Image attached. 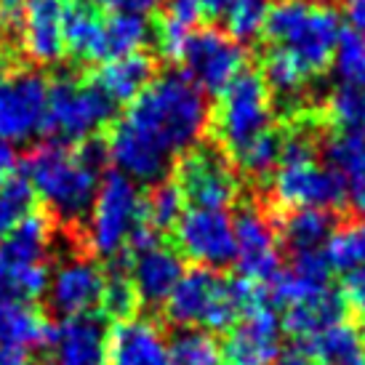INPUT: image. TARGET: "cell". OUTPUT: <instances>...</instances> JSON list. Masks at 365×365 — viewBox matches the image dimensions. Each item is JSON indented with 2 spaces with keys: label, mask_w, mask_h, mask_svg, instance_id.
I'll return each mask as SVG.
<instances>
[{
  "label": "cell",
  "mask_w": 365,
  "mask_h": 365,
  "mask_svg": "<svg viewBox=\"0 0 365 365\" xmlns=\"http://www.w3.org/2000/svg\"><path fill=\"white\" fill-rule=\"evenodd\" d=\"M280 314L267 299L245 309L222 344L224 365H272L280 352Z\"/></svg>",
  "instance_id": "obj_14"
},
{
  "label": "cell",
  "mask_w": 365,
  "mask_h": 365,
  "mask_svg": "<svg viewBox=\"0 0 365 365\" xmlns=\"http://www.w3.org/2000/svg\"><path fill=\"white\" fill-rule=\"evenodd\" d=\"M0 365H30V352L0 346Z\"/></svg>",
  "instance_id": "obj_48"
},
{
  "label": "cell",
  "mask_w": 365,
  "mask_h": 365,
  "mask_svg": "<svg viewBox=\"0 0 365 365\" xmlns=\"http://www.w3.org/2000/svg\"><path fill=\"white\" fill-rule=\"evenodd\" d=\"M9 67H11V59H9V51H6V46L0 43V81L9 75Z\"/></svg>",
  "instance_id": "obj_50"
},
{
  "label": "cell",
  "mask_w": 365,
  "mask_h": 365,
  "mask_svg": "<svg viewBox=\"0 0 365 365\" xmlns=\"http://www.w3.org/2000/svg\"><path fill=\"white\" fill-rule=\"evenodd\" d=\"M104 163L107 147L96 136L78 147L46 142L24 158L21 176L56 219L75 224L91 208L93 195L102 182Z\"/></svg>",
  "instance_id": "obj_2"
},
{
  "label": "cell",
  "mask_w": 365,
  "mask_h": 365,
  "mask_svg": "<svg viewBox=\"0 0 365 365\" xmlns=\"http://www.w3.org/2000/svg\"><path fill=\"white\" fill-rule=\"evenodd\" d=\"M264 35L272 46L294 56L309 75L331 67L336 41L341 35L339 14L309 0H272Z\"/></svg>",
  "instance_id": "obj_5"
},
{
  "label": "cell",
  "mask_w": 365,
  "mask_h": 365,
  "mask_svg": "<svg viewBox=\"0 0 365 365\" xmlns=\"http://www.w3.org/2000/svg\"><path fill=\"white\" fill-rule=\"evenodd\" d=\"M272 365H314V360L309 357V352H307L304 346H288V349L277 352Z\"/></svg>",
  "instance_id": "obj_46"
},
{
  "label": "cell",
  "mask_w": 365,
  "mask_h": 365,
  "mask_svg": "<svg viewBox=\"0 0 365 365\" xmlns=\"http://www.w3.org/2000/svg\"><path fill=\"white\" fill-rule=\"evenodd\" d=\"M184 211V197L176 182H155L153 190L142 197V222L153 230H173Z\"/></svg>",
  "instance_id": "obj_33"
},
{
  "label": "cell",
  "mask_w": 365,
  "mask_h": 365,
  "mask_svg": "<svg viewBox=\"0 0 365 365\" xmlns=\"http://www.w3.org/2000/svg\"><path fill=\"white\" fill-rule=\"evenodd\" d=\"M312 136L302 128L283 136L280 163L272 171L269 192L280 208H323L334 211L341 208L349 197L346 184L336 176L328 165H320L314 158Z\"/></svg>",
  "instance_id": "obj_4"
},
{
  "label": "cell",
  "mask_w": 365,
  "mask_h": 365,
  "mask_svg": "<svg viewBox=\"0 0 365 365\" xmlns=\"http://www.w3.org/2000/svg\"><path fill=\"white\" fill-rule=\"evenodd\" d=\"M168 365H224V360L205 331L184 328L168 341Z\"/></svg>",
  "instance_id": "obj_35"
},
{
  "label": "cell",
  "mask_w": 365,
  "mask_h": 365,
  "mask_svg": "<svg viewBox=\"0 0 365 365\" xmlns=\"http://www.w3.org/2000/svg\"><path fill=\"white\" fill-rule=\"evenodd\" d=\"M272 131V96L259 72H240L219 91L213 112V133L230 158L243 147Z\"/></svg>",
  "instance_id": "obj_7"
},
{
  "label": "cell",
  "mask_w": 365,
  "mask_h": 365,
  "mask_svg": "<svg viewBox=\"0 0 365 365\" xmlns=\"http://www.w3.org/2000/svg\"><path fill=\"white\" fill-rule=\"evenodd\" d=\"M104 32H107L110 59L112 56H123V53H136L142 51V46L150 41V16L112 11L104 16Z\"/></svg>",
  "instance_id": "obj_32"
},
{
  "label": "cell",
  "mask_w": 365,
  "mask_h": 365,
  "mask_svg": "<svg viewBox=\"0 0 365 365\" xmlns=\"http://www.w3.org/2000/svg\"><path fill=\"white\" fill-rule=\"evenodd\" d=\"M64 51L81 64H102L107 53L104 19L86 3H67L64 11Z\"/></svg>",
  "instance_id": "obj_21"
},
{
  "label": "cell",
  "mask_w": 365,
  "mask_h": 365,
  "mask_svg": "<svg viewBox=\"0 0 365 365\" xmlns=\"http://www.w3.org/2000/svg\"><path fill=\"white\" fill-rule=\"evenodd\" d=\"M163 14L158 21V48L168 61H179L187 38L203 19L200 0H160Z\"/></svg>",
  "instance_id": "obj_25"
},
{
  "label": "cell",
  "mask_w": 365,
  "mask_h": 365,
  "mask_svg": "<svg viewBox=\"0 0 365 365\" xmlns=\"http://www.w3.org/2000/svg\"><path fill=\"white\" fill-rule=\"evenodd\" d=\"M115 104L93 83L59 75L48 83V110L43 131L59 144H81L93 139L110 123Z\"/></svg>",
  "instance_id": "obj_8"
},
{
  "label": "cell",
  "mask_w": 365,
  "mask_h": 365,
  "mask_svg": "<svg viewBox=\"0 0 365 365\" xmlns=\"http://www.w3.org/2000/svg\"><path fill=\"white\" fill-rule=\"evenodd\" d=\"M331 269L339 274L349 272L365 262V222H349L344 227H334L323 248Z\"/></svg>",
  "instance_id": "obj_31"
},
{
  "label": "cell",
  "mask_w": 365,
  "mask_h": 365,
  "mask_svg": "<svg viewBox=\"0 0 365 365\" xmlns=\"http://www.w3.org/2000/svg\"><path fill=\"white\" fill-rule=\"evenodd\" d=\"M153 78L155 61L147 53L136 51L102 61L91 83L112 104H128L153 83Z\"/></svg>",
  "instance_id": "obj_20"
},
{
  "label": "cell",
  "mask_w": 365,
  "mask_h": 365,
  "mask_svg": "<svg viewBox=\"0 0 365 365\" xmlns=\"http://www.w3.org/2000/svg\"><path fill=\"white\" fill-rule=\"evenodd\" d=\"M136 304H139V299H136V291H133L128 272L115 269V272L104 277L102 302H99L102 314H107L110 320H123V317L133 314Z\"/></svg>",
  "instance_id": "obj_40"
},
{
  "label": "cell",
  "mask_w": 365,
  "mask_h": 365,
  "mask_svg": "<svg viewBox=\"0 0 365 365\" xmlns=\"http://www.w3.org/2000/svg\"><path fill=\"white\" fill-rule=\"evenodd\" d=\"M344 19L349 30L365 35V0H344Z\"/></svg>",
  "instance_id": "obj_44"
},
{
  "label": "cell",
  "mask_w": 365,
  "mask_h": 365,
  "mask_svg": "<svg viewBox=\"0 0 365 365\" xmlns=\"http://www.w3.org/2000/svg\"><path fill=\"white\" fill-rule=\"evenodd\" d=\"M325 165L346 184V190H355L365 184V136L352 131H336L323 144Z\"/></svg>",
  "instance_id": "obj_28"
},
{
  "label": "cell",
  "mask_w": 365,
  "mask_h": 365,
  "mask_svg": "<svg viewBox=\"0 0 365 365\" xmlns=\"http://www.w3.org/2000/svg\"><path fill=\"white\" fill-rule=\"evenodd\" d=\"M70 3H86V6H96V0H70Z\"/></svg>",
  "instance_id": "obj_51"
},
{
  "label": "cell",
  "mask_w": 365,
  "mask_h": 365,
  "mask_svg": "<svg viewBox=\"0 0 365 365\" xmlns=\"http://www.w3.org/2000/svg\"><path fill=\"white\" fill-rule=\"evenodd\" d=\"M107 365H168V339L150 317H123L107 331Z\"/></svg>",
  "instance_id": "obj_17"
},
{
  "label": "cell",
  "mask_w": 365,
  "mask_h": 365,
  "mask_svg": "<svg viewBox=\"0 0 365 365\" xmlns=\"http://www.w3.org/2000/svg\"><path fill=\"white\" fill-rule=\"evenodd\" d=\"M280 153H283V136L277 131H267L248 147H243L232 160L243 173L254 176V179H264L277 168Z\"/></svg>",
  "instance_id": "obj_38"
},
{
  "label": "cell",
  "mask_w": 365,
  "mask_h": 365,
  "mask_svg": "<svg viewBox=\"0 0 365 365\" xmlns=\"http://www.w3.org/2000/svg\"><path fill=\"white\" fill-rule=\"evenodd\" d=\"M344 309H346V304H344V299H341V294H336L334 288H325L320 294L307 296L302 302L285 307V314H283V320H280V325H283L291 336L307 341L309 336L320 334L328 325L344 320Z\"/></svg>",
  "instance_id": "obj_22"
},
{
  "label": "cell",
  "mask_w": 365,
  "mask_h": 365,
  "mask_svg": "<svg viewBox=\"0 0 365 365\" xmlns=\"http://www.w3.org/2000/svg\"><path fill=\"white\" fill-rule=\"evenodd\" d=\"M96 6L107 9V14H136V16H153L160 9V0H96Z\"/></svg>",
  "instance_id": "obj_42"
},
{
  "label": "cell",
  "mask_w": 365,
  "mask_h": 365,
  "mask_svg": "<svg viewBox=\"0 0 365 365\" xmlns=\"http://www.w3.org/2000/svg\"><path fill=\"white\" fill-rule=\"evenodd\" d=\"M142 224V195L120 171L102 176L86 222V245L99 259H118Z\"/></svg>",
  "instance_id": "obj_6"
},
{
  "label": "cell",
  "mask_w": 365,
  "mask_h": 365,
  "mask_svg": "<svg viewBox=\"0 0 365 365\" xmlns=\"http://www.w3.org/2000/svg\"><path fill=\"white\" fill-rule=\"evenodd\" d=\"M48 264L21 262L0 245V302H35L46 294Z\"/></svg>",
  "instance_id": "obj_26"
},
{
  "label": "cell",
  "mask_w": 365,
  "mask_h": 365,
  "mask_svg": "<svg viewBox=\"0 0 365 365\" xmlns=\"http://www.w3.org/2000/svg\"><path fill=\"white\" fill-rule=\"evenodd\" d=\"M16 165H19V158H16L14 144H9V142H3V139H0V184L16 173Z\"/></svg>",
  "instance_id": "obj_45"
},
{
  "label": "cell",
  "mask_w": 365,
  "mask_h": 365,
  "mask_svg": "<svg viewBox=\"0 0 365 365\" xmlns=\"http://www.w3.org/2000/svg\"><path fill=\"white\" fill-rule=\"evenodd\" d=\"M211 123L205 91L184 72H168L128 102L107 136V160L133 182L163 179L171 158L190 153Z\"/></svg>",
  "instance_id": "obj_1"
},
{
  "label": "cell",
  "mask_w": 365,
  "mask_h": 365,
  "mask_svg": "<svg viewBox=\"0 0 365 365\" xmlns=\"http://www.w3.org/2000/svg\"><path fill=\"white\" fill-rule=\"evenodd\" d=\"M46 349L53 365H107V328L93 314L61 317L51 325Z\"/></svg>",
  "instance_id": "obj_18"
},
{
  "label": "cell",
  "mask_w": 365,
  "mask_h": 365,
  "mask_svg": "<svg viewBox=\"0 0 365 365\" xmlns=\"http://www.w3.org/2000/svg\"><path fill=\"white\" fill-rule=\"evenodd\" d=\"M179 254L197 267L222 269L235 262V230L227 211L219 208H184L173 224Z\"/></svg>",
  "instance_id": "obj_10"
},
{
  "label": "cell",
  "mask_w": 365,
  "mask_h": 365,
  "mask_svg": "<svg viewBox=\"0 0 365 365\" xmlns=\"http://www.w3.org/2000/svg\"><path fill=\"white\" fill-rule=\"evenodd\" d=\"M269 9H272V0H232V6L224 14L227 35H232L243 46L256 41L259 35H264Z\"/></svg>",
  "instance_id": "obj_36"
},
{
  "label": "cell",
  "mask_w": 365,
  "mask_h": 365,
  "mask_svg": "<svg viewBox=\"0 0 365 365\" xmlns=\"http://www.w3.org/2000/svg\"><path fill=\"white\" fill-rule=\"evenodd\" d=\"M21 11H24V0H0V27L16 30Z\"/></svg>",
  "instance_id": "obj_43"
},
{
  "label": "cell",
  "mask_w": 365,
  "mask_h": 365,
  "mask_svg": "<svg viewBox=\"0 0 365 365\" xmlns=\"http://www.w3.org/2000/svg\"><path fill=\"white\" fill-rule=\"evenodd\" d=\"M341 299L349 304L360 317H365V262L355 269L344 272V283H341Z\"/></svg>",
  "instance_id": "obj_41"
},
{
  "label": "cell",
  "mask_w": 365,
  "mask_h": 365,
  "mask_svg": "<svg viewBox=\"0 0 365 365\" xmlns=\"http://www.w3.org/2000/svg\"><path fill=\"white\" fill-rule=\"evenodd\" d=\"M349 200H352V205L357 208V213L365 216V184H360V187H355V190H349Z\"/></svg>",
  "instance_id": "obj_49"
},
{
  "label": "cell",
  "mask_w": 365,
  "mask_h": 365,
  "mask_svg": "<svg viewBox=\"0 0 365 365\" xmlns=\"http://www.w3.org/2000/svg\"><path fill=\"white\" fill-rule=\"evenodd\" d=\"M309 3H320V6H325V3H328V0H309Z\"/></svg>",
  "instance_id": "obj_52"
},
{
  "label": "cell",
  "mask_w": 365,
  "mask_h": 365,
  "mask_svg": "<svg viewBox=\"0 0 365 365\" xmlns=\"http://www.w3.org/2000/svg\"><path fill=\"white\" fill-rule=\"evenodd\" d=\"M232 6V0H200V11H203V16L208 19H224V14L227 9Z\"/></svg>",
  "instance_id": "obj_47"
},
{
  "label": "cell",
  "mask_w": 365,
  "mask_h": 365,
  "mask_svg": "<svg viewBox=\"0 0 365 365\" xmlns=\"http://www.w3.org/2000/svg\"><path fill=\"white\" fill-rule=\"evenodd\" d=\"M262 299H267L264 285L243 277H222L208 267H195L182 274L163 309L168 323L179 328L227 331Z\"/></svg>",
  "instance_id": "obj_3"
},
{
  "label": "cell",
  "mask_w": 365,
  "mask_h": 365,
  "mask_svg": "<svg viewBox=\"0 0 365 365\" xmlns=\"http://www.w3.org/2000/svg\"><path fill=\"white\" fill-rule=\"evenodd\" d=\"M51 325L32 302H0V346L9 349H38L48 344Z\"/></svg>",
  "instance_id": "obj_23"
},
{
  "label": "cell",
  "mask_w": 365,
  "mask_h": 365,
  "mask_svg": "<svg viewBox=\"0 0 365 365\" xmlns=\"http://www.w3.org/2000/svg\"><path fill=\"white\" fill-rule=\"evenodd\" d=\"M331 232H334V213L323 211V208H294L280 227L283 240L294 251L323 248Z\"/></svg>",
  "instance_id": "obj_29"
},
{
  "label": "cell",
  "mask_w": 365,
  "mask_h": 365,
  "mask_svg": "<svg viewBox=\"0 0 365 365\" xmlns=\"http://www.w3.org/2000/svg\"><path fill=\"white\" fill-rule=\"evenodd\" d=\"M70 0H24L16 24L19 46L32 64H56L64 59V11Z\"/></svg>",
  "instance_id": "obj_16"
},
{
  "label": "cell",
  "mask_w": 365,
  "mask_h": 365,
  "mask_svg": "<svg viewBox=\"0 0 365 365\" xmlns=\"http://www.w3.org/2000/svg\"><path fill=\"white\" fill-rule=\"evenodd\" d=\"M104 272L99 264L88 256H72L61 262L53 272H48L46 285V299L48 307L61 317H75V314H91L99 309L104 291Z\"/></svg>",
  "instance_id": "obj_15"
},
{
  "label": "cell",
  "mask_w": 365,
  "mask_h": 365,
  "mask_svg": "<svg viewBox=\"0 0 365 365\" xmlns=\"http://www.w3.org/2000/svg\"><path fill=\"white\" fill-rule=\"evenodd\" d=\"M179 61H184V75L195 86L219 93L245 70V46L216 27H203L187 38Z\"/></svg>",
  "instance_id": "obj_9"
},
{
  "label": "cell",
  "mask_w": 365,
  "mask_h": 365,
  "mask_svg": "<svg viewBox=\"0 0 365 365\" xmlns=\"http://www.w3.org/2000/svg\"><path fill=\"white\" fill-rule=\"evenodd\" d=\"M32 200H35V192L24 176L14 173L11 179L0 184V237L9 232L24 213L32 211Z\"/></svg>",
  "instance_id": "obj_39"
},
{
  "label": "cell",
  "mask_w": 365,
  "mask_h": 365,
  "mask_svg": "<svg viewBox=\"0 0 365 365\" xmlns=\"http://www.w3.org/2000/svg\"><path fill=\"white\" fill-rule=\"evenodd\" d=\"M262 78L267 83L269 93H277L280 99H296V96L304 93L312 75L288 51L272 46L262 59Z\"/></svg>",
  "instance_id": "obj_30"
},
{
  "label": "cell",
  "mask_w": 365,
  "mask_h": 365,
  "mask_svg": "<svg viewBox=\"0 0 365 365\" xmlns=\"http://www.w3.org/2000/svg\"><path fill=\"white\" fill-rule=\"evenodd\" d=\"M304 349L314 365H365V336L352 323H339L309 336Z\"/></svg>",
  "instance_id": "obj_24"
},
{
  "label": "cell",
  "mask_w": 365,
  "mask_h": 365,
  "mask_svg": "<svg viewBox=\"0 0 365 365\" xmlns=\"http://www.w3.org/2000/svg\"><path fill=\"white\" fill-rule=\"evenodd\" d=\"M51 235L53 224L48 213H24L19 222L3 235V248L11 256H16L21 262L46 264L48 251H51Z\"/></svg>",
  "instance_id": "obj_27"
},
{
  "label": "cell",
  "mask_w": 365,
  "mask_h": 365,
  "mask_svg": "<svg viewBox=\"0 0 365 365\" xmlns=\"http://www.w3.org/2000/svg\"><path fill=\"white\" fill-rule=\"evenodd\" d=\"M176 187L182 190L184 203L192 208H219L227 211L237 200L240 182L232 165L213 150H190L176 165Z\"/></svg>",
  "instance_id": "obj_12"
},
{
  "label": "cell",
  "mask_w": 365,
  "mask_h": 365,
  "mask_svg": "<svg viewBox=\"0 0 365 365\" xmlns=\"http://www.w3.org/2000/svg\"><path fill=\"white\" fill-rule=\"evenodd\" d=\"M328 118L339 131L365 136V86H339L328 96Z\"/></svg>",
  "instance_id": "obj_37"
},
{
  "label": "cell",
  "mask_w": 365,
  "mask_h": 365,
  "mask_svg": "<svg viewBox=\"0 0 365 365\" xmlns=\"http://www.w3.org/2000/svg\"><path fill=\"white\" fill-rule=\"evenodd\" d=\"M331 67L339 86H365V35L341 30L331 56Z\"/></svg>",
  "instance_id": "obj_34"
},
{
  "label": "cell",
  "mask_w": 365,
  "mask_h": 365,
  "mask_svg": "<svg viewBox=\"0 0 365 365\" xmlns=\"http://www.w3.org/2000/svg\"><path fill=\"white\" fill-rule=\"evenodd\" d=\"M235 230V267L243 280L251 283H269L280 264V240H277V227L272 219L256 208V205H243L237 216L232 219Z\"/></svg>",
  "instance_id": "obj_13"
},
{
  "label": "cell",
  "mask_w": 365,
  "mask_h": 365,
  "mask_svg": "<svg viewBox=\"0 0 365 365\" xmlns=\"http://www.w3.org/2000/svg\"><path fill=\"white\" fill-rule=\"evenodd\" d=\"M48 110V81L41 72L24 70L0 81V139L21 144L43 133Z\"/></svg>",
  "instance_id": "obj_11"
},
{
  "label": "cell",
  "mask_w": 365,
  "mask_h": 365,
  "mask_svg": "<svg viewBox=\"0 0 365 365\" xmlns=\"http://www.w3.org/2000/svg\"><path fill=\"white\" fill-rule=\"evenodd\" d=\"M182 254L163 243L136 248L131 264H128V277H131V285L136 291V299L147 307L165 304V299L182 280Z\"/></svg>",
  "instance_id": "obj_19"
}]
</instances>
